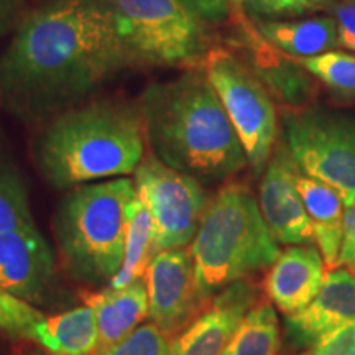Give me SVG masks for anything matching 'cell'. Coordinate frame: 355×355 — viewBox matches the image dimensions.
Instances as JSON below:
<instances>
[{
	"instance_id": "6da1fadb",
	"label": "cell",
	"mask_w": 355,
	"mask_h": 355,
	"mask_svg": "<svg viewBox=\"0 0 355 355\" xmlns=\"http://www.w3.org/2000/svg\"><path fill=\"white\" fill-rule=\"evenodd\" d=\"M132 60L104 0H58L26 15L0 56V96L26 121L56 117Z\"/></svg>"
},
{
	"instance_id": "7a4b0ae2",
	"label": "cell",
	"mask_w": 355,
	"mask_h": 355,
	"mask_svg": "<svg viewBox=\"0 0 355 355\" xmlns=\"http://www.w3.org/2000/svg\"><path fill=\"white\" fill-rule=\"evenodd\" d=\"M146 144L168 166L198 181H222L247 166L224 105L201 69L150 84L139 101Z\"/></svg>"
},
{
	"instance_id": "3957f363",
	"label": "cell",
	"mask_w": 355,
	"mask_h": 355,
	"mask_svg": "<svg viewBox=\"0 0 355 355\" xmlns=\"http://www.w3.org/2000/svg\"><path fill=\"white\" fill-rule=\"evenodd\" d=\"M139 104L115 99L78 104L53 117L35 144L43 180L56 189L130 175L145 158Z\"/></svg>"
},
{
	"instance_id": "277c9868",
	"label": "cell",
	"mask_w": 355,
	"mask_h": 355,
	"mask_svg": "<svg viewBox=\"0 0 355 355\" xmlns=\"http://www.w3.org/2000/svg\"><path fill=\"white\" fill-rule=\"evenodd\" d=\"M189 252L202 303L278 259V242L243 184L224 186L207 204Z\"/></svg>"
},
{
	"instance_id": "5b68a950",
	"label": "cell",
	"mask_w": 355,
	"mask_h": 355,
	"mask_svg": "<svg viewBox=\"0 0 355 355\" xmlns=\"http://www.w3.org/2000/svg\"><path fill=\"white\" fill-rule=\"evenodd\" d=\"M137 196L128 178L71 188L55 214V239L68 272L89 285H109L123 260L128 206Z\"/></svg>"
},
{
	"instance_id": "8992f818",
	"label": "cell",
	"mask_w": 355,
	"mask_h": 355,
	"mask_svg": "<svg viewBox=\"0 0 355 355\" xmlns=\"http://www.w3.org/2000/svg\"><path fill=\"white\" fill-rule=\"evenodd\" d=\"M132 63L186 66L204 61L207 35L181 0H104Z\"/></svg>"
},
{
	"instance_id": "52a82bcc",
	"label": "cell",
	"mask_w": 355,
	"mask_h": 355,
	"mask_svg": "<svg viewBox=\"0 0 355 355\" xmlns=\"http://www.w3.org/2000/svg\"><path fill=\"white\" fill-rule=\"evenodd\" d=\"M204 73L219 96L255 173L265 171L277 140V110L263 83L234 53L209 50Z\"/></svg>"
},
{
	"instance_id": "ba28073f",
	"label": "cell",
	"mask_w": 355,
	"mask_h": 355,
	"mask_svg": "<svg viewBox=\"0 0 355 355\" xmlns=\"http://www.w3.org/2000/svg\"><path fill=\"white\" fill-rule=\"evenodd\" d=\"M286 148L303 175L334 188L345 207L355 202V122L314 110L283 114Z\"/></svg>"
},
{
	"instance_id": "9c48e42d",
	"label": "cell",
	"mask_w": 355,
	"mask_h": 355,
	"mask_svg": "<svg viewBox=\"0 0 355 355\" xmlns=\"http://www.w3.org/2000/svg\"><path fill=\"white\" fill-rule=\"evenodd\" d=\"M133 183L137 198L152 214L157 254L189 245L209 204L201 181L152 153L133 171Z\"/></svg>"
},
{
	"instance_id": "30bf717a",
	"label": "cell",
	"mask_w": 355,
	"mask_h": 355,
	"mask_svg": "<svg viewBox=\"0 0 355 355\" xmlns=\"http://www.w3.org/2000/svg\"><path fill=\"white\" fill-rule=\"evenodd\" d=\"M0 331L55 355H94L99 350L96 314L86 304L46 314L28 301L0 291Z\"/></svg>"
},
{
	"instance_id": "8fae6325",
	"label": "cell",
	"mask_w": 355,
	"mask_h": 355,
	"mask_svg": "<svg viewBox=\"0 0 355 355\" xmlns=\"http://www.w3.org/2000/svg\"><path fill=\"white\" fill-rule=\"evenodd\" d=\"M148 291V318L166 336L183 331L201 301L196 270L186 248L158 252L145 272Z\"/></svg>"
},
{
	"instance_id": "7c38bea8",
	"label": "cell",
	"mask_w": 355,
	"mask_h": 355,
	"mask_svg": "<svg viewBox=\"0 0 355 355\" xmlns=\"http://www.w3.org/2000/svg\"><path fill=\"white\" fill-rule=\"evenodd\" d=\"M298 173L286 145H282L270 158L260 183L261 216L275 241L285 245H309L314 242L313 225L296 186Z\"/></svg>"
},
{
	"instance_id": "4fadbf2b",
	"label": "cell",
	"mask_w": 355,
	"mask_h": 355,
	"mask_svg": "<svg viewBox=\"0 0 355 355\" xmlns=\"http://www.w3.org/2000/svg\"><path fill=\"white\" fill-rule=\"evenodd\" d=\"M53 283L55 257L37 225L0 234V291L40 306Z\"/></svg>"
},
{
	"instance_id": "5bb4252c",
	"label": "cell",
	"mask_w": 355,
	"mask_h": 355,
	"mask_svg": "<svg viewBox=\"0 0 355 355\" xmlns=\"http://www.w3.org/2000/svg\"><path fill=\"white\" fill-rule=\"evenodd\" d=\"M257 291L247 282L224 288L211 304L171 343V355H222L245 314L255 306Z\"/></svg>"
},
{
	"instance_id": "9a60e30c",
	"label": "cell",
	"mask_w": 355,
	"mask_h": 355,
	"mask_svg": "<svg viewBox=\"0 0 355 355\" xmlns=\"http://www.w3.org/2000/svg\"><path fill=\"white\" fill-rule=\"evenodd\" d=\"M355 322V273L331 270L314 300L298 313L286 316V336L296 347L309 349L324 336Z\"/></svg>"
},
{
	"instance_id": "2e32d148",
	"label": "cell",
	"mask_w": 355,
	"mask_h": 355,
	"mask_svg": "<svg viewBox=\"0 0 355 355\" xmlns=\"http://www.w3.org/2000/svg\"><path fill=\"white\" fill-rule=\"evenodd\" d=\"M324 278V260L319 250L309 245H291L270 266L265 291L285 316H291L314 300Z\"/></svg>"
},
{
	"instance_id": "e0dca14e",
	"label": "cell",
	"mask_w": 355,
	"mask_h": 355,
	"mask_svg": "<svg viewBox=\"0 0 355 355\" xmlns=\"http://www.w3.org/2000/svg\"><path fill=\"white\" fill-rule=\"evenodd\" d=\"M84 303L96 314L99 350L121 343L148 316V291L144 278L122 288L107 286L104 291L89 293Z\"/></svg>"
},
{
	"instance_id": "ac0fdd59",
	"label": "cell",
	"mask_w": 355,
	"mask_h": 355,
	"mask_svg": "<svg viewBox=\"0 0 355 355\" xmlns=\"http://www.w3.org/2000/svg\"><path fill=\"white\" fill-rule=\"evenodd\" d=\"M296 186L313 225L314 241L319 247L324 265L334 268L339 265L340 248L344 239V207L343 198L334 188L298 173Z\"/></svg>"
},
{
	"instance_id": "d6986e66",
	"label": "cell",
	"mask_w": 355,
	"mask_h": 355,
	"mask_svg": "<svg viewBox=\"0 0 355 355\" xmlns=\"http://www.w3.org/2000/svg\"><path fill=\"white\" fill-rule=\"evenodd\" d=\"M259 32L265 42L277 50L295 58H311L327 53L339 44L336 20L331 17L293 20L263 21Z\"/></svg>"
},
{
	"instance_id": "ffe728a7",
	"label": "cell",
	"mask_w": 355,
	"mask_h": 355,
	"mask_svg": "<svg viewBox=\"0 0 355 355\" xmlns=\"http://www.w3.org/2000/svg\"><path fill=\"white\" fill-rule=\"evenodd\" d=\"M155 255L157 250H155V224L152 214L135 196L128 206L122 266L107 286L122 288L130 285L135 279L144 278Z\"/></svg>"
},
{
	"instance_id": "44dd1931",
	"label": "cell",
	"mask_w": 355,
	"mask_h": 355,
	"mask_svg": "<svg viewBox=\"0 0 355 355\" xmlns=\"http://www.w3.org/2000/svg\"><path fill=\"white\" fill-rule=\"evenodd\" d=\"M279 347L277 313L270 303H260L245 314L222 355H278Z\"/></svg>"
},
{
	"instance_id": "7402d4cb",
	"label": "cell",
	"mask_w": 355,
	"mask_h": 355,
	"mask_svg": "<svg viewBox=\"0 0 355 355\" xmlns=\"http://www.w3.org/2000/svg\"><path fill=\"white\" fill-rule=\"evenodd\" d=\"M30 225L37 224L30 211L24 178L8 159L0 157V234Z\"/></svg>"
},
{
	"instance_id": "603a6c76",
	"label": "cell",
	"mask_w": 355,
	"mask_h": 355,
	"mask_svg": "<svg viewBox=\"0 0 355 355\" xmlns=\"http://www.w3.org/2000/svg\"><path fill=\"white\" fill-rule=\"evenodd\" d=\"M296 64L343 94L355 96V56L347 53L327 51L311 58H296Z\"/></svg>"
},
{
	"instance_id": "cb8c5ba5",
	"label": "cell",
	"mask_w": 355,
	"mask_h": 355,
	"mask_svg": "<svg viewBox=\"0 0 355 355\" xmlns=\"http://www.w3.org/2000/svg\"><path fill=\"white\" fill-rule=\"evenodd\" d=\"M94 355H171V340L157 324H140L125 339Z\"/></svg>"
},
{
	"instance_id": "d4e9b609",
	"label": "cell",
	"mask_w": 355,
	"mask_h": 355,
	"mask_svg": "<svg viewBox=\"0 0 355 355\" xmlns=\"http://www.w3.org/2000/svg\"><path fill=\"white\" fill-rule=\"evenodd\" d=\"M248 7L263 17H293L321 8L331 0H247Z\"/></svg>"
},
{
	"instance_id": "484cf974",
	"label": "cell",
	"mask_w": 355,
	"mask_h": 355,
	"mask_svg": "<svg viewBox=\"0 0 355 355\" xmlns=\"http://www.w3.org/2000/svg\"><path fill=\"white\" fill-rule=\"evenodd\" d=\"M303 355H355V322L324 336Z\"/></svg>"
},
{
	"instance_id": "4316f807",
	"label": "cell",
	"mask_w": 355,
	"mask_h": 355,
	"mask_svg": "<svg viewBox=\"0 0 355 355\" xmlns=\"http://www.w3.org/2000/svg\"><path fill=\"white\" fill-rule=\"evenodd\" d=\"M334 17L339 44L350 51H355V3H337L334 7Z\"/></svg>"
},
{
	"instance_id": "83f0119b",
	"label": "cell",
	"mask_w": 355,
	"mask_h": 355,
	"mask_svg": "<svg viewBox=\"0 0 355 355\" xmlns=\"http://www.w3.org/2000/svg\"><path fill=\"white\" fill-rule=\"evenodd\" d=\"M204 24H219L229 15L230 0H181Z\"/></svg>"
},
{
	"instance_id": "f1b7e54d",
	"label": "cell",
	"mask_w": 355,
	"mask_h": 355,
	"mask_svg": "<svg viewBox=\"0 0 355 355\" xmlns=\"http://www.w3.org/2000/svg\"><path fill=\"white\" fill-rule=\"evenodd\" d=\"M355 261V202L344 212V239L339 265H352Z\"/></svg>"
},
{
	"instance_id": "f546056e",
	"label": "cell",
	"mask_w": 355,
	"mask_h": 355,
	"mask_svg": "<svg viewBox=\"0 0 355 355\" xmlns=\"http://www.w3.org/2000/svg\"><path fill=\"white\" fill-rule=\"evenodd\" d=\"M24 0H0V37L24 20Z\"/></svg>"
},
{
	"instance_id": "4dcf8cb0",
	"label": "cell",
	"mask_w": 355,
	"mask_h": 355,
	"mask_svg": "<svg viewBox=\"0 0 355 355\" xmlns=\"http://www.w3.org/2000/svg\"><path fill=\"white\" fill-rule=\"evenodd\" d=\"M19 355H55V354L46 352V350L43 349H35V350H28V352H21Z\"/></svg>"
},
{
	"instance_id": "1f68e13d",
	"label": "cell",
	"mask_w": 355,
	"mask_h": 355,
	"mask_svg": "<svg viewBox=\"0 0 355 355\" xmlns=\"http://www.w3.org/2000/svg\"><path fill=\"white\" fill-rule=\"evenodd\" d=\"M42 6H48V3H53V2H58V0H38Z\"/></svg>"
},
{
	"instance_id": "d6a6232c",
	"label": "cell",
	"mask_w": 355,
	"mask_h": 355,
	"mask_svg": "<svg viewBox=\"0 0 355 355\" xmlns=\"http://www.w3.org/2000/svg\"><path fill=\"white\" fill-rule=\"evenodd\" d=\"M232 2L235 3V6H241V3L245 2V0H232Z\"/></svg>"
},
{
	"instance_id": "836d02e7",
	"label": "cell",
	"mask_w": 355,
	"mask_h": 355,
	"mask_svg": "<svg viewBox=\"0 0 355 355\" xmlns=\"http://www.w3.org/2000/svg\"><path fill=\"white\" fill-rule=\"evenodd\" d=\"M350 266H352V268L355 270V261H354V263H352V265H350Z\"/></svg>"
},
{
	"instance_id": "e575fe53",
	"label": "cell",
	"mask_w": 355,
	"mask_h": 355,
	"mask_svg": "<svg viewBox=\"0 0 355 355\" xmlns=\"http://www.w3.org/2000/svg\"><path fill=\"white\" fill-rule=\"evenodd\" d=\"M349 2H354L355 3V0H349Z\"/></svg>"
}]
</instances>
